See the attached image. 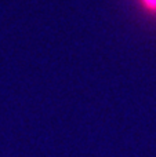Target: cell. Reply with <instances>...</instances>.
Wrapping results in <instances>:
<instances>
[{"label": "cell", "instance_id": "obj_1", "mask_svg": "<svg viewBox=\"0 0 156 157\" xmlns=\"http://www.w3.org/2000/svg\"><path fill=\"white\" fill-rule=\"evenodd\" d=\"M137 3L146 14L156 17V0H137Z\"/></svg>", "mask_w": 156, "mask_h": 157}]
</instances>
